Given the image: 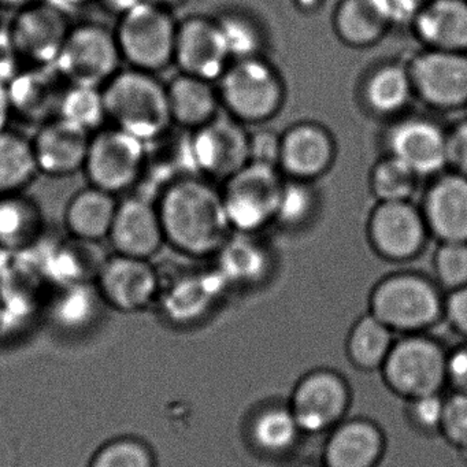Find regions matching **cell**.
<instances>
[{
  "label": "cell",
  "instance_id": "obj_28",
  "mask_svg": "<svg viewBox=\"0 0 467 467\" xmlns=\"http://www.w3.org/2000/svg\"><path fill=\"white\" fill-rule=\"evenodd\" d=\"M31 139L17 130L0 132V196L26 192L39 176Z\"/></svg>",
  "mask_w": 467,
  "mask_h": 467
},
{
  "label": "cell",
  "instance_id": "obj_31",
  "mask_svg": "<svg viewBox=\"0 0 467 467\" xmlns=\"http://www.w3.org/2000/svg\"><path fill=\"white\" fill-rule=\"evenodd\" d=\"M388 24L377 0H341L335 13L336 31L355 46L376 42Z\"/></svg>",
  "mask_w": 467,
  "mask_h": 467
},
{
  "label": "cell",
  "instance_id": "obj_32",
  "mask_svg": "<svg viewBox=\"0 0 467 467\" xmlns=\"http://www.w3.org/2000/svg\"><path fill=\"white\" fill-rule=\"evenodd\" d=\"M220 273L214 277L187 278L165 297L166 316L177 324H190L206 316L213 300L225 285Z\"/></svg>",
  "mask_w": 467,
  "mask_h": 467
},
{
  "label": "cell",
  "instance_id": "obj_13",
  "mask_svg": "<svg viewBox=\"0 0 467 467\" xmlns=\"http://www.w3.org/2000/svg\"><path fill=\"white\" fill-rule=\"evenodd\" d=\"M223 98L237 117L258 121L272 116L281 102V84L264 62L245 58L223 78Z\"/></svg>",
  "mask_w": 467,
  "mask_h": 467
},
{
  "label": "cell",
  "instance_id": "obj_46",
  "mask_svg": "<svg viewBox=\"0 0 467 467\" xmlns=\"http://www.w3.org/2000/svg\"><path fill=\"white\" fill-rule=\"evenodd\" d=\"M448 162L467 177V121L453 130L447 138Z\"/></svg>",
  "mask_w": 467,
  "mask_h": 467
},
{
  "label": "cell",
  "instance_id": "obj_3",
  "mask_svg": "<svg viewBox=\"0 0 467 467\" xmlns=\"http://www.w3.org/2000/svg\"><path fill=\"white\" fill-rule=\"evenodd\" d=\"M370 314L393 333L415 335L444 316V302L431 281L403 273L384 278L370 295Z\"/></svg>",
  "mask_w": 467,
  "mask_h": 467
},
{
  "label": "cell",
  "instance_id": "obj_52",
  "mask_svg": "<svg viewBox=\"0 0 467 467\" xmlns=\"http://www.w3.org/2000/svg\"><path fill=\"white\" fill-rule=\"evenodd\" d=\"M32 2H36V0H0V7H13V9L18 10Z\"/></svg>",
  "mask_w": 467,
  "mask_h": 467
},
{
  "label": "cell",
  "instance_id": "obj_37",
  "mask_svg": "<svg viewBox=\"0 0 467 467\" xmlns=\"http://www.w3.org/2000/svg\"><path fill=\"white\" fill-rule=\"evenodd\" d=\"M417 173L395 157L382 161L373 171L371 185L382 202H404L414 192Z\"/></svg>",
  "mask_w": 467,
  "mask_h": 467
},
{
  "label": "cell",
  "instance_id": "obj_18",
  "mask_svg": "<svg viewBox=\"0 0 467 467\" xmlns=\"http://www.w3.org/2000/svg\"><path fill=\"white\" fill-rule=\"evenodd\" d=\"M190 147L195 171L213 176H232L250 158V140L228 119H212L195 130Z\"/></svg>",
  "mask_w": 467,
  "mask_h": 467
},
{
  "label": "cell",
  "instance_id": "obj_47",
  "mask_svg": "<svg viewBox=\"0 0 467 467\" xmlns=\"http://www.w3.org/2000/svg\"><path fill=\"white\" fill-rule=\"evenodd\" d=\"M280 147L275 135L261 132L250 140V157L254 162L273 166L275 160H280Z\"/></svg>",
  "mask_w": 467,
  "mask_h": 467
},
{
  "label": "cell",
  "instance_id": "obj_36",
  "mask_svg": "<svg viewBox=\"0 0 467 467\" xmlns=\"http://www.w3.org/2000/svg\"><path fill=\"white\" fill-rule=\"evenodd\" d=\"M411 89V78L399 67H385L377 70L368 86V105L379 113H393L406 105Z\"/></svg>",
  "mask_w": 467,
  "mask_h": 467
},
{
  "label": "cell",
  "instance_id": "obj_54",
  "mask_svg": "<svg viewBox=\"0 0 467 467\" xmlns=\"http://www.w3.org/2000/svg\"><path fill=\"white\" fill-rule=\"evenodd\" d=\"M0 26H2V21H0Z\"/></svg>",
  "mask_w": 467,
  "mask_h": 467
},
{
  "label": "cell",
  "instance_id": "obj_38",
  "mask_svg": "<svg viewBox=\"0 0 467 467\" xmlns=\"http://www.w3.org/2000/svg\"><path fill=\"white\" fill-rule=\"evenodd\" d=\"M434 272L450 291L467 285V243H444L434 256Z\"/></svg>",
  "mask_w": 467,
  "mask_h": 467
},
{
  "label": "cell",
  "instance_id": "obj_53",
  "mask_svg": "<svg viewBox=\"0 0 467 467\" xmlns=\"http://www.w3.org/2000/svg\"><path fill=\"white\" fill-rule=\"evenodd\" d=\"M151 4L157 5V6L165 7V9L171 10L174 7L180 6L184 4L185 0H147Z\"/></svg>",
  "mask_w": 467,
  "mask_h": 467
},
{
  "label": "cell",
  "instance_id": "obj_26",
  "mask_svg": "<svg viewBox=\"0 0 467 467\" xmlns=\"http://www.w3.org/2000/svg\"><path fill=\"white\" fill-rule=\"evenodd\" d=\"M332 157V140L317 125H299L289 130L281 141V162L294 176H318L329 166Z\"/></svg>",
  "mask_w": 467,
  "mask_h": 467
},
{
  "label": "cell",
  "instance_id": "obj_21",
  "mask_svg": "<svg viewBox=\"0 0 467 467\" xmlns=\"http://www.w3.org/2000/svg\"><path fill=\"white\" fill-rule=\"evenodd\" d=\"M389 143L393 157L417 174L434 173L448 163L447 136L431 122H403L393 130Z\"/></svg>",
  "mask_w": 467,
  "mask_h": 467
},
{
  "label": "cell",
  "instance_id": "obj_14",
  "mask_svg": "<svg viewBox=\"0 0 467 467\" xmlns=\"http://www.w3.org/2000/svg\"><path fill=\"white\" fill-rule=\"evenodd\" d=\"M92 133L62 117L40 125L31 138L39 173L65 179L83 171Z\"/></svg>",
  "mask_w": 467,
  "mask_h": 467
},
{
  "label": "cell",
  "instance_id": "obj_41",
  "mask_svg": "<svg viewBox=\"0 0 467 467\" xmlns=\"http://www.w3.org/2000/svg\"><path fill=\"white\" fill-rule=\"evenodd\" d=\"M228 47L229 56H251L258 46V36L250 23L240 17H225L217 21Z\"/></svg>",
  "mask_w": 467,
  "mask_h": 467
},
{
  "label": "cell",
  "instance_id": "obj_9",
  "mask_svg": "<svg viewBox=\"0 0 467 467\" xmlns=\"http://www.w3.org/2000/svg\"><path fill=\"white\" fill-rule=\"evenodd\" d=\"M349 404L346 379L329 368H318L297 382L288 406L303 433L319 434L343 422Z\"/></svg>",
  "mask_w": 467,
  "mask_h": 467
},
{
  "label": "cell",
  "instance_id": "obj_23",
  "mask_svg": "<svg viewBox=\"0 0 467 467\" xmlns=\"http://www.w3.org/2000/svg\"><path fill=\"white\" fill-rule=\"evenodd\" d=\"M46 215L36 199L26 192L0 196V251L26 254L42 243Z\"/></svg>",
  "mask_w": 467,
  "mask_h": 467
},
{
  "label": "cell",
  "instance_id": "obj_20",
  "mask_svg": "<svg viewBox=\"0 0 467 467\" xmlns=\"http://www.w3.org/2000/svg\"><path fill=\"white\" fill-rule=\"evenodd\" d=\"M385 436L373 420H344L329 431L324 447L325 467H377L385 452Z\"/></svg>",
  "mask_w": 467,
  "mask_h": 467
},
{
  "label": "cell",
  "instance_id": "obj_19",
  "mask_svg": "<svg viewBox=\"0 0 467 467\" xmlns=\"http://www.w3.org/2000/svg\"><path fill=\"white\" fill-rule=\"evenodd\" d=\"M373 247L385 258L406 261L420 253L425 242V223L404 202H382L368 223Z\"/></svg>",
  "mask_w": 467,
  "mask_h": 467
},
{
  "label": "cell",
  "instance_id": "obj_6",
  "mask_svg": "<svg viewBox=\"0 0 467 467\" xmlns=\"http://www.w3.org/2000/svg\"><path fill=\"white\" fill-rule=\"evenodd\" d=\"M122 62L114 31L103 24L83 23L70 28L54 67L70 86L103 88Z\"/></svg>",
  "mask_w": 467,
  "mask_h": 467
},
{
  "label": "cell",
  "instance_id": "obj_34",
  "mask_svg": "<svg viewBox=\"0 0 467 467\" xmlns=\"http://www.w3.org/2000/svg\"><path fill=\"white\" fill-rule=\"evenodd\" d=\"M87 467H158V459L150 442L127 434L103 442Z\"/></svg>",
  "mask_w": 467,
  "mask_h": 467
},
{
  "label": "cell",
  "instance_id": "obj_1",
  "mask_svg": "<svg viewBox=\"0 0 467 467\" xmlns=\"http://www.w3.org/2000/svg\"><path fill=\"white\" fill-rule=\"evenodd\" d=\"M166 244L190 256L221 250L231 223L223 195L193 176L180 177L163 188L157 199Z\"/></svg>",
  "mask_w": 467,
  "mask_h": 467
},
{
  "label": "cell",
  "instance_id": "obj_42",
  "mask_svg": "<svg viewBox=\"0 0 467 467\" xmlns=\"http://www.w3.org/2000/svg\"><path fill=\"white\" fill-rule=\"evenodd\" d=\"M310 191L302 185H288L283 188L275 215L284 223H297L310 212Z\"/></svg>",
  "mask_w": 467,
  "mask_h": 467
},
{
  "label": "cell",
  "instance_id": "obj_48",
  "mask_svg": "<svg viewBox=\"0 0 467 467\" xmlns=\"http://www.w3.org/2000/svg\"><path fill=\"white\" fill-rule=\"evenodd\" d=\"M389 23L415 18L423 6L422 0H377Z\"/></svg>",
  "mask_w": 467,
  "mask_h": 467
},
{
  "label": "cell",
  "instance_id": "obj_5",
  "mask_svg": "<svg viewBox=\"0 0 467 467\" xmlns=\"http://www.w3.org/2000/svg\"><path fill=\"white\" fill-rule=\"evenodd\" d=\"M447 352L433 338L415 333L395 340L379 368L387 387L406 400L436 395L447 384Z\"/></svg>",
  "mask_w": 467,
  "mask_h": 467
},
{
  "label": "cell",
  "instance_id": "obj_10",
  "mask_svg": "<svg viewBox=\"0 0 467 467\" xmlns=\"http://www.w3.org/2000/svg\"><path fill=\"white\" fill-rule=\"evenodd\" d=\"M95 288L102 302L113 310L141 313L160 299V275L149 259L114 254L100 266Z\"/></svg>",
  "mask_w": 467,
  "mask_h": 467
},
{
  "label": "cell",
  "instance_id": "obj_7",
  "mask_svg": "<svg viewBox=\"0 0 467 467\" xmlns=\"http://www.w3.org/2000/svg\"><path fill=\"white\" fill-rule=\"evenodd\" d=\"M144 141L119 128L92 133L83 171L88 184L119 196L141 182L146 168Z\"/></svg>",
  "mask_w": 467,
  "mask_h": 467
},
{
  "label": "cell",
  "instance_id": "obj_16",
  "mask_svg": "<svg viewBox=\"0 0 467 467\" xmlns=\"http://www.w3.org/2000/svg\"><path fill=\"white\" fill-rule=\"evenodd\" d=\"M228 58L217 21L190 17L177 26L173 62L184 75L214 80L223 73Z\"/></svg>",
  "mask_w": 467,
  "mask_h": 467
},
{
  "label": "cell",
  "instance_id": "obj_35",
  "mask_svg": "<svg viewBox=\"0 0 467 467\" xmlns=\"http://www.w3.org/2000/svg\"><path fill=\"white\" fill-rule=\"evenodd\" d=\"M89 133L102 130L108 122L102 88L87 86H67L62 98L59 116Z\"/></svg>",
  "mask_w": 467,
  "mask_h": 467
},
{
  "label": "cell",
  "instance_id": "obj_27",
  "mask_svg": "<svg viewBox=\"0 0 467 467\" xmlns=\"http://www.w3.org/2000/svg\"><path fill=\"white\" fill-rule=\"evenodd\" d=\"M166 92L173 125L198 130L212 121L217 99L209 81L182 73L166 86Z\"/></svg>",
  "mask_w": 467,
  "mask_h": 467
},
{
  "label": "cell",
  "instance_id": "obj_45",
  "mask_svg": "<svg viewBox=\"0 0 467 467\" xmlns=\"http://www.w3.org/2000/svg\"><path fill=\"white\" fill-rule=\"evenodd\" d=\"M447 382L453 392L467 393V343L448 354Z\"/></svg>",
  "mask_w": 467,
  "mask_h": 467
},
{
  "label": "cell",
  "instance_id": "obj_2",
  "mask_svg": "<svg viewBox=\"0 0 467 467\" xmlns=\"http://www.w3.org/2000/svg\"><path fill=\"white\" fill-rule=\"evenodd\" d=\"M102 91L108 121L139 140L150 143L173 127L166 86L154 73L119 70Z\"/></svg>",
  "mask_w": 467,
  "mask_h": 467
},
{
  "label": "cell",
  "instance_id": "obj_29",
  "mask_svg": "<svg viewBox=\"0 0 467 467\" xmlns=\"http://www.w3.org/2000/svg\"><path fill=\"white\" fill-rule=\"evenodd\" d=\"M248 433L256 450L280 456L294 450L303 431L289 406H269L254 415Z\"/></svg>",
  "mask_w": 467,
  "mask_h": 467
},
{
  "label": "cell",
  "instance_id": "obj_12",
  "mask_svg": "<svg viewBox=\"0 0 467 467\" xmlns=\"http://www.w3.org/2000/svg\"><path fill=\"white\" fill-rule=\"evenodd\" d=\"M108 240L114 254L151 261L166 244L157 201L132 195L119 202Z\"/></svg>",
  "mask_w": 467,
  "mask_h": 467
},
{
  "label": "cell",
  "instance_id": "obj_22",
  "mask_svg": "<svg viewBox=\"0 0 467 467\" xmlns=\"http://www.w3.org/2000/svg\"><path fill=\"white\" fill-rule=\"evenodd\" d=\"M429 228L444 243H467V177L450 174L440 179L425 201Z\"/></svg>",
  "mask_w": 467,
  "mask_h": 467
},
{
  "label": "cell",
  "instance_id": "obj_11",
  "mask_svg": "<svg viewBox=\"0 0 467 467\" xmlns=\"http://www.w3.org/2000/svg\"><path fill=\"white\" fill-rule=\"evenodd\" d=\"M283 188L272 165H245L232 174L223 195L229 223L242 231L264 225L277 214Z\"/></svg>",
  "mask_w": 467,
  "mask_h": 467
},
{
  "label": "cell",
  "instance_id": "obj_43",
  "mask_svg": "<svg viewBox=\"0 0 467 467\" xmlns=\"http://www.w3.org/2000/svg\"><path fill=\"white\" fill-rule=\"evenodd\" d=\"M26 65L21 61L7 26H0V80L9 84Z\"/></svg>",
  "mask_w": 467,
  "mask_h": 467
},
{
  "label": "cell",
  "instance_id": "obj_33",
  "mask_svg": "<svg viewBox=\"0 0 467 467\" xmlns=\"http://www.w3.org/2000/svg\"><path fill=\"white\" fill-rule=\"evenodd\" d=\"M218 253V273L226 283H254L261 280L267 269V256L264 248L248 237L229 240Z\"/></svg>",
  "mask_w": 467,
  "mask_h": 467
},
{
  "label": "cell",
  "instance_id": "obj_24",
  "mask_svg": "<svg viewBox=\"0 0 467 467\" xmlns=\"http://www.w3.org/2000/svg\"><path fill=\"white\" fill-rule=\"evenodd\" d=\"M117 206V196L99 188L88 184L76 191L64 210L67 236L89 243L108 239Z\"/></svg>",
  "mask_w": 467,
  "mask_h": 467
},
{
  "label": "cell",
  "instance_id": "obj_17",
  "mask_svg": "<svg viewBox=\"0 0 467 467\" xmlns=\"http://www.w3.org/2000/svg\"><path fill=\"white\" fill-rule=\"evenodd\" d=\"M67 86L54 65L24 67L7 84L13 119L37 128L56 119Z\"/></svg>",
  "mask_w": 467,
  "mask_h": 467
},
{
  "label": "cell",
  "instance_id": "obj_15",
  "mask_svg": "<svg viewBox=\"0 0 467 467\" xmlns=\"http://www.w3.org/2000/svg\"><path fill=\"white\" fill-rule=\"evenodd\" d=\"M410 78L420 97L437 108L467 105V57L434 50L412 62Z\"/></svg>",
  "mask_w": 467,
  "mask_h": 467
},
{
  "label": "cell",
  "instance_id": "obj_4",
  "mask_svg": "<svg viewBox=\"0 0 467 467\" xmlns=\"http://www.w3.org/2000/svg\"><path fill=\"white\" fill-rule=\"evenodd\" d=\"M177 26L171 10L147 0L133 7L114 29L122 61L154 75L166 69L173 64Z\"/></svg>",
  "mask_w": 467,
  "mask_h": 467
},
{
  "label": "cell",
  "instance_id": "obj_25",
  "mask_svg": "<svg viewBox=\"0 0 467 467\" xmlns=\"http://www.w3.org/2000/svg\"><path fill=\"white\" fill-rule=\"evenodd\" d=\"M414 20L418 36L434 50H467V0H429Z\"/></svg>",
  "mask_w": 467,
  "mask_h": 467
},
{
  "label": "cell",
  "instance_id": "obj_50",
  "mask_svg": "<svg viewBox=\"0 0 467 467\" xmlns=\"http://www.w3.org/2000/svg\"><path fill=\"white\" fill-rule=\"evenodd\" d=\"M12 105H10L9 88L5 81L0 80V132L9 128L12 121Z\"/></svg>",
  "mask_w": 467,
  "mask_h": 467
},
{
  "label": "cell",
  "instance_id": "obj_40",
  "mask_svg": "<svg viewBox=\"0 0 467 467\" xmlns=\"http://www.w3.org/2000/svg\"><path fill=\"white\" fill-rule=\"evenodd\" d=\"M407 401H409L407 418L417 431L426 434L437 433V431L440 433L442 410H444V399L440 396V393Z\"/></svg>",
  "mask_w": 467,
  "mask_h": 467
},
{
  "label": "cell",
  "instance_id": "obj_49",
  "mask_svg": "<svg viewBox=\"0 0 467 467\" xmlns=\"http://www.w3.org/2000/svg\"><path fill=\"white\" fill-rule=\"evenodd\" d=\"M97 2L105 12L117 16V17L119 18L121 16H124L125 13L132 10L133 7L146 2V0H97Z\"/></svg>",
  "mask_w": 467,
  "mask_h": 467
},
{
  "label": "cell",
  "instance_id": "obj_39",
  "mask_svg": "<svg viewBox=\"0 0 467 467\" xmlns=\"http://www.w3.org/2000/svg\"><path fill=\"white\" fill-rule=\"evenodd\" d=\"M440 433L451 444L467 448V393L452 392L444 399Z\"/></svg>",
  "mask_w": 467,
  "mask_h": 467
},
{
  "label": "cell",
  "instance_id": "obj_30",
  "mask_svg": "<svg viewBox=\"0 0 467 467\" xmlns=\"http://www.w3.org/2000/svg\"><path fill=\"white\" fill-rule=\"evenodd\" d=\"M393 344L395 338L392 330L368 313L352 325L347 338V355L349 362L359 370H379Z\"/></svg>",
  "mask_w": 467,
  "mask_h": 467
},
{
  "label": "cell",
  "instance_id": "obj_8",
  "mask_svg": "<svg viewBox=\"0 0 467 467\" xmlns=\"http://www.w3.org/2000/svg\"><path fill=\"white\" fill-rule=\"evenodd\" d=\"M70 28L67 13L47 0H36L21 7L7 26L26 67L56 65Z\"/></svg>",
  "mask_w": 467,
  "mask_h": 467
},
{
  "label": "cell",
  "instance_id": "obj_51",
  "mask_svg": "<svg viewBox=\"0 0 467 467\" xmlns=\"http://www.w3.org/2000/svg\"><path fill=\"white\" fill-rule=\"evenodd\" d=\"M47 2L64 10L65 13H69L73 12V10L81 9V7L87 6V5L95 2V0H47Z\"/></svg>",
  "mask_w": 467,
  "mask_h": 467
},
{
  "label": "cell",
  "instance_id": "obj_44",
  "mask_svg": "<svg viewBox=\"0 0 467 467\" xmlns=\"http://www.w3.org/2000/svg\"><path fill=\"white\" fill-rule=\"evenodd\" d=\"M444 316L453 329L467 336V285L451 291L444 302Z\"/></svg>",
  "mask_w": 467,
  "mask_h": 467
}]
</instances>
